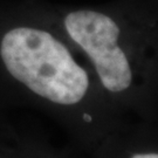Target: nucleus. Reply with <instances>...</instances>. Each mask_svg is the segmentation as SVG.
Segmentation results:
<instances>
[{
    "label": "nucleus",
    "mask_w": 158,
    "mask_h": 158,
    "mask_svg": "<svg viewBox=\"0 0 158 158\" xmlns=\"http://www.w3.org/2000/svg\"><path fill=\"white\" fill-rule=\"evenodd\" d=\"M0 55L14 79L53 103L75 104L88 91L87 72L46 29L33 26L8 29L0 41Z\"/></svg>",
    "instance_id": "obj_1"
},
{
    "label": "nucleus",
    "mask_w": 158,
    "mask_h": 158,
    "mask_svg": "<svg viewBox=\"0 0 158 158\" xmlns=\"http://www.w3.org/2000/svg\"><path fill=\"white\" fill-rule=\"evenodd\" d=\"M63 26L90 59L107 90L121 93L129 88L132 68L121 46L122 28L113 17L95 10H76L64 17Z\"/></svg>",
    "instance_id": "obj_2"
},
{
    "label": "nucleus",
    "mask_w": 158,
    "mask_h": 158,
    "mask_svg": "<svg viewBox=\"0 0 158 158\" xmlns=\"http://www.w3.org/2000/svg\"><path fill=\"white\" fill-rule=\"evenodd\" d=\"M131 158H158L157 153H137V155H134Z\"/></svg>",
    "instance_id": "obj_3"
},
{
    "label": "nucleus",
    "mask_w": 158,
    "mask_h": 158,
    "mask_svg": "<svg viewBox=\"0 0 158 158\" xmlns=\"http://www.w3.org/2000/svg\"><path fill=\"white\" fill-rule=\"evenodd\" d=\"M85 121H90V117H89V116H87V115H85Z\"/></svg>",
    "instance_id": "obj_4"
}]
</instances>
